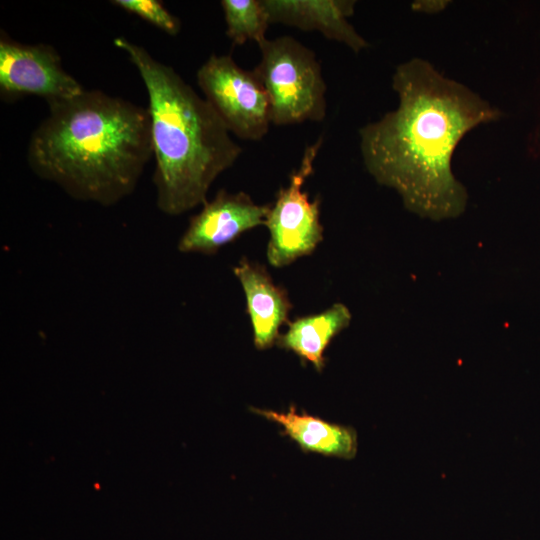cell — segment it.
I'll return each instance as SVG.
<instances>
[{
	"mask_svg": "<svg viewBox=\"0 0 540 540\" xmlns=\"http://www.w3.org/2000/svg\"><path fill=\"white\" fill-rule=\"evenodd\" d=\"M111 3L139 16L170 36H176L181 29L180 20L158 0H113Z\"/></svg>",
	"mask_w": 540,
	"mask_h": 540,
	"instance_id": "cell-14",
	"label": "cell"
},
{
	"mask_svg": "<svg viewBox=\"0 0 540 540\" xmlns=\"http://www.w3.org/2000/svg\"><path fill=\"white\" fill-rule=\"evenodd\" d=\"M196 80L230 134L259 141L268 133L270 102L253 69H243L230 55L212 54L197 70Z\"/></svg>",
	"mask_w": 540,
	"mask_h": 540,
	"instance_id": "cell-6",
	"label": "cell"
},
{
	"mask_svg": "<svg viewBox=\"0 0 540 540\" xmlns=\"http://www.w3.org/2000/svg\"><path fill=\"white\" fill-rule=\"evenodd\" d=\"M270 204L260 205L244 192L222 189L192 216L178 242L183 253L213 255L243 233L264 225Z\"/></svg>",
	"mask_w": 540,
	"mask_h": 540,
	"instance_id": "cell-8",
	"label": "cell"
},
{
	"mask_svg": "<svg viewBox=\"0 0 540 540\" xmlns=\"http://www.w3.org/2000/svg\"><path fill=\"white\" fill-rule=\"evenodd\" d=\"M448 3V1L441 0L416 1L413 2L412 9L423 13H438L443 11Z\"/></svg>",
	"mask_w": 540,
	"mask_h": 540,
	"instance_id": "cell-15",
	"label": "cell"
},
{
	"mask_svg": "<svg viewBox=\"0 0 540 540\" xmlns=\"http://www.w3.org/2000/svg\"><path fill=\"white\" fill-rule=\"evenodd\" d=\"M250 410L279 424L281 433L306 453L341 459H352L357 453V433L352 427L331 423L306 412L298 413L295 405H290L287 412Z\"/></svg>",
	"mask_w": 540,
	"mask_h": 540,
	"instance_id": "cell-11",
	"label": "cell"
},
{
	"mask_svg": "<svg viewBox=\"0 0 540 540\" xmlns=\"http://www.w3.org/2000/svg\"><path fill=\"white\" fill-rule=\"evenodd\" d=\"M258 46L261 57L253 71L269 98L272 124L323 121L327 88L314 51L287 35Z\"/></svg>",
	"mask_w": 540,
	"mask_h": 540,
	"instance_id": "cell-4",
	"label": "cell"
},
{
	"mask_svg": "<svg viewBox=\"0 0 540 540\" xmlns=\"http://www.w3.org/2000/svg\"><path fill=\"white\" fill-rule=\"evenodd\" d=\"M351 318L344 304L335 303L320 313L289 322L288 329L279 335L276 345L296 354L303 364L310 362L316 371L321 372L326 364L324 352L331 341L349 326Z\"/></svg>",
	"mask_w": 540,
	"mask_h": 540,
	"instance_id": "cell-12",
	"label": "cell"
},
{
	"mask_svg": "<svg viewBox=\"0 0 540 540\" xmlns=\"http://www.w3.org/2000/svg\"><path fill=\"white\" fill-rule=\"evenodd\" d=\"M323 144L320 136L304 150L299 166L294 169L287 186L282 187L271 203L265 226L269 241L266 257L270 265L282 268L310 255L323 240L320 222V199L310 200L303 187L313 174L314 162Z\"/></svg>",
	"mask_w": 540,
	"mask_h": 540,
	"instance_id": "cell-5",
	"label": "cell"
},
{
	"mask_svg": "<svg viewBox=\"0 0 540 540\" xmlns=\"http://www.w3.org/2000/svg\"><path fill=\"white\" fill-rule=\"evenodd\" d=\"M226 36L234 45L247 41L257 44L266 39L270 24L268 13L262 0H222Z\"/></svg>",
	"mask_w": 540,
	"mask_h": 540,
	"instance_id": "cell-13",
	"label": "cell"
},
{
	"mask_svg": "<svg viewBox=\"0 0 540 540\" xmlns=\"http://www.w3.org/2000/svg\"><path fill=\"white\" fill-rule=\"evenodd\" d=\"M85 89L62 66L51 45L24 44L1 31L0 94L13 101L23 96L44 98L48 104L67 100Z\"/></svg>",
	"mask_w": 540,
	"mask_h": 540,
	"instance_id": "cell-7",
	"label": "cell"
},
{
	"mask_svg": "<svg viewBox=\"0 0 540 540\" xmlns=\"http://www.w3.org/2000/svg\"><path fill=\"white\" fill-rule=\"evenodd\" d=\"M114 45L128 55L147 91L158 208L176 216L203 205L212 183L234 165L242 147L172 67L123 36Z\"/></svg>",
	"mask_w": 540,
	"mask_h": 540,
	"instance_id": "cell-3",
	"label": "cell"
},
{
	"mask_svg": "<svg viewBox=\"0 0 540 540\" xmlns=\"http://www.w3.org/2000/svg\"><path fill=\"white\" fill-rule=\"evenodd\" d=\"M270 24L280 23L303 31H318L325 38L346 45L354 53L369 46L348 20L353 0H262Z\"/></svg>",
	"mask_w": 540,
	"mask_h": 540,
	"instance_id": "cell-9",
	"label": "cell"
},
{
	"mask_svg": "<svg viewBox=\"0 0 540 540\" xmlns=\"http://www.w3.org/2000/svg\"><path fill=\"white\" fill-rule=\"evenodd\" d=\"M392 88L396 109L359 130L364 166L410 212L432 221L457 218L468 193L453 174L454 152L469 131L502 112L417 57L396 67Z\"/></svg>",
	"mask_w": 540,
	"mask_h": 540,
	"instance_id": "cell-1",
	"label": "cell"
},
{
	"mask_svg": "<svg viewBox=\"0 0 540 540\" xmlns=\"http://www.w3.org/2000/svg\"><path fill=\"white\" fill-rule=\"evenodd\" d=\"M27 162L71 197L110 206L135 189L153 156L147 108L100 90L48 104Z\"/></svg>",
	"mask_w": 540,
	"mask_h": 540,
	"instance_id": "cell-2",
	"label": "cell"
},
{
	"mask_svg": "<svg viewBox=\"0 0 540 540\" xmlns=\"http://www.w3.org/2000/svg\"><path fill=\"white\" fill-rule=\"evenodd\" d=\"M247 303L256 349L271 348L280 335L283 324L289 323V312L293 305L287 291L275 284L263 265L250 262L243 257L233 268Z\"/></svg>",
	"mask_w": 540,
	"mask_h": 540,
	"instance_id": "cell-10",
	"label": "cell"
}]
</instances>
